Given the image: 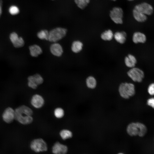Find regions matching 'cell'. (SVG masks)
<instances>
[{
  "mask_svg": "<svg viewBox=\"0 0 154 154\" xmlns=\"http://www.w3.org/2000/svg\"><path fill=\"white\" fill-rule=\"evenodd\" d=\"M15 111V119L20 123L25 125L33 122V111L29 107L25 105H21L16 108Z\"/></svg>",
  "mask_w": 154,
  "mask_h": 154,
  "instance_id": "1",
  "label": "cell"
},
{
  "mask_svg": "<svg viewBox=\"0 0 154 154\" xmlns=\"http://www.w3.org/2000/svg\"><path fill=\"white\" fill-rule=\"evenodd\" d=\"M67 32L66 29L60 27L54 28L49 31L48 40L52 42H58L66 35Z\"/></svg>",
  "mask_w": 154,
  "mask_h": 154,
  "instance_id": "2",
  "label": "cell"
},
{
  "mask_svg": "<svg viewBox=\"0 0 154 154\" xmlns=\"http://www.w3.org/2000/svg\"><path fill=\"white\" fill-rule=\"evenodd\" d=\"M118 90L120 96L125 99H129L135 94V86L131 83H122L119 86Z\"/></svg>",
  "mask_w": 154,
  "mask_h": 154,
  "instance_id": "3",
  "label": "cell"
},
{
  "mask_svg": "<svg viewBox=\"0 0 154 154\" xmlns=\"http://www.w3.org/2000/svg\"><path fill=\"white\" fill-rule=\"evenodd\" d=\"M32 150L36 152L45 151L47 150V146L45 141L40 138L35 139L30 144Z\"/></svg>",
  "mask_w": 154,
  "mask_h": 154,
  "instance_id": "4",
  "label": "cell"
},
{
  "mask_svg": "<svg viewBox=\"0 0 154 154\" xmlns=\"http://www.w3.org/2000/svg\"><path fill=\"white\" fill-rule=\"evenodd\" d=\"M123 11L119 7H115L110 11V16L112 20L117 24H122L123 23Z\"/></svg>",
  "mask_w": 154,
  "mask_h": 154,
  "instance_id": "5",
  "label": "cell"
},
{
  "mask_svg": "<svg viewBox=\"0 0 154 154\" xmlns=\"http://www.w3.org/2000/svg\"><path fill=\"white\" fill-rule=\"evenodd\" d=\"M128 76L134 81L141 82L144 77L143 72L140 69L133 68L127 72Z\"/></svg>",
  "mask_w": 154,
  "mask_h": 154,
  "instance_id": "6",
  "label": "cell"
},
{
  "mask_svg": "<svg viewBox=\"0 0 154 154\" xmlns=\"http://www.w3.org/2000/svg\"><path fill=\"white\" fill-rule=\"evenodd\" d=\"M30 103L32 106L37 109L42 108L44 105L45 100L44 98L41 95L36 94L32 96Z\"/></svg>",
  "mask_w": 154,
  "mask_h": 154,
  "instance_id": "7",
  "label": "cell"
},
{
  "mask_svg": "<svg viewBox=\"0 0 154 154\" xmlns=\"http://www.w3.org/2000/svg\"><path fill=\"white\" fill-rule=\"evenodd\" d=\"M2 117L4 121L6 123H11L15 119V110L11 107H7L3 111Z\"/></svg>",
  "mask_w": 154,
  "mask_h": 154,
  "instance_id": "8",
  "label": "cell"
},
{
  "mask_svg": "<svg viewBox=\"0 0 154 154\" xmlns=\"http://www.w3.org/2000/svg\"><path fill=\"white\" fill-rule=\"evenodd\" d=\"M134 9L147 15H151L153 13V7L149 3L143 2L136 5Z\"/></svg>",
  "mask_w": 154,
  "mask_h": 154,
  "instance_id": "9",
  "label": "cell"
},
{
  "mask_svg": "<svg viewBox=\"0 0 154 154\" xmlns=\"http://www.w3.org/2000/svg\"><path fill=\"white\" fill-rule=\"evenodd\" d=\"M9 39L14 46L16 48H19L23 46L25 44V41L21 37H19L18 34L13 32L11 33Z\"/></svg>",
  "mask_w": 154,
  "mask_h": 154,
  "instance_id": "10",
  "label": "cell"
},
{
  "mask_svg": "<svg viewBox=\"0 0 154 154\" xmlns=\"http://www.w3.org/2000/svg\"><path fill=\"white\" fill-rule=\"evenodd\" d=\"M49 50L52 55L57 57H61L64 52L62 46L58 42L52 43L50 46Z\"/></svg>",
  "mask_w": 154,
  "mask_h": 154,
  "instance_id": "11",
  "label": "cell"
},
{
  "mask_svg": "<svg viewBox=\"0 0 154 154\" xmlns=\"http://www.w3.org/2000/svg\"><path fill=\"white\" fill-rule=\"evenodd\" d=\"M67 151L66 146L58 141L54 143L52 148V151L54 154H66Z\"/></svg>",
  "mask_w": 154,
  "mask_h": 154,
  "instance_id": "12",
  "label": "cell"
},
{
  "mask_svg": "<svg viewBox=\"0 0 154 154\" xmlns=\"http://www.w3.org/2000/svg\"><path fill=\"white\" fill-rule=\"evenodd\" d=\"M126 131L128 134L130 136L138 135L139 129L137 122L129 123L127 127Z\"/></svg>",
  "mask_w": 154,
  "mask_h": 154,
  "instance_id": "13",
  "label": "cell"
},
{
  "mask_svg": "<svg viewBox=\"0 0 154 154\" xmlns=\"http://www.w3.org/2000/svg\"><path fill=\"white\" fill-rule=\"evenodd\" d=\"M29 49L30 55L33 57H37L43 52L41 47L37 44L30 46L29 47Z\"/></svg>",
  "mask_w": 154,
  "mask_h": 154,
  "instance_id": "14",
  "label": "cell"
},
{
  "mask_svg": "<svg viewBox=\"0 0 154 154\" xmlns=\"http://www.w3.org/2000/svg\"><path fill=\"white\" fill-rule=\"evenodd\" d=\"M83 44L82 42L79 40L73 41L71 46V50L74 53L77 54L80 52L82 50Z\"/></svg>",
  "mask_w": 154,
  "mask_h": 154,
  "instance_id": "15",
  "label": "cell"
},
{
  "mask_svg": "<svg viewBox=\"0 0 154 154\" xmlns=\"http://www.w3.org/2000/svg\"><path fill=\"white\" fill-rule=\"evenodd\" d=\"M27 80L38 86L42 84L44 81L42 76L38 73L29 76L27 78Z\"/></svg>",
  "mask_w": 154,
  "mask_h": 154,
  "instance_id": "16",
  "label": "cell"
},
{
  "mask_svg": "<svg viewBox=\"0 0 154 154\" xmlns=\"http://www.w3.org/2000/svg\"><path fill=\"white\" fill-rule=\"evenodd\" d=\"M132 40L135 43H144L146 41V37L144 34L140 32H137L133 34Z\"/></svg>",
  "mask_w": 154,
  "mask_h": 154,
  "instance_id": "17",
  "label": "cell"
},
{
  "mask_svg": "<svg viewBox=\"0 0 154 154\" xmlns=\"http://www.w3.org/2000/svg\"><path fill=\"white\" fill-rule=\"evenodd\" d=\"M133 14L134 19L139 22L145 21L147 19V15L142 13L134 9L133 11Z\"/></svg>",
  "mask_w": 154,
  "mask_h": 154,
  "instance_id": "18",
  "label": "cell"
},
{
  "mask_svg": "<svg viewBox=\"0 0 154 154\" xmlns=\"http://www.w3.org/2000/svg\"><path fill=\"white\" fill-rule=\"evenodd\" d=\"M125 63L126 65L129 68H133L135 66L137 62L135 57L131 54H129L125 58Z\"/></svg>",
  "mask_w": 154,
  "mask_h": 154,
  "instance_id": "19",
  "label": "cell"
},
{
  "mask_svg": "<svg viewBox=\"0 0 154 154\" xmlns=\"http://www.w3.org/2000/svg\"><path fill=\"white\" fill-rule=\"evenodd\" d=\"M126 34L124 31L117 32L114 35L115 40L120 44H123L125 41Z\"/></svg>",
  "mask_w": 154,
  "mask_h": 154,
  "instance_id": "20",
  "label": "cell"
},
{
  "mask_svg": "<svg viewBox=\"0 0 154 154\" xmlns=\"http://www.w3.org/2000/svg\"><path fill=\"white\" fill-rule=\"evenodd\" d=\"M86 86L90 89H94L97 85V81L95 78L93 76H90L88 77L86 80Z\"/></svg>",
  "mask_w": 154,
  "mask_h": 154,
  "instance_id": "21",
  "label": "cell"
},
{
  "mask_svg": "<svg viewBox=\"0 0 154 154\" xmlns=\"http://www.w3.org/2000/svg\"><path fill=\"white\" fill-rule=\"evenodd\" d=\"M59 135L63 140H65L72 138L73 136V133L70 130L64 129L60 131Z\"/></svg>",
  "mask_w": 154,
  "mask_h": 154,
  "instance_id": "22",
  "label": "cell"
},
{
  "mask_svg": "<svg viewBox=\"0 0 154 154\" xmlns=\"http://www.w3.org/2000/svg\"><path fill=\"white\" fill-rule=\"evenodd\" d=\"M53 114L54 117L57 119L62 118L65 114L64 109L61 107L56 108L53 111Z\"/></svg>",
  "mask_w": 154,
  "mask_h": 154,
  "instance_id": "23",
  "label": "cell"
},
{
  "mask_svg": "<svg viewBox=\"0 0 154 154\" xmlns=\"http://www.w3.org/2000/svg\"><path fill=\"white\" fill-rule=\"evenodd\" d=\"M49 31L47 29H42L38 32L37 36L39 39L41 40H48Z\"/></svg>",
  "mask_w": 154,
  "mask_h": 154,
  "instance_id": "24",
  "label": "cell"
},
{
  "mask_svg": "<svg viewBox=\"0 0 154 154\" xmlns=\"http://www.w3.org/2000/svg\"><path fill=\"white\" fill-rule=\"evenodd\" d=\"M114 34L112 31L110 29L106 30L101 34V38L104 40H110L113 38Z\"/></svg>",
  "mask_w": 154,
  "mask_h": 154,
  "instance_id": "25",
  "label": "cell"
},
{
  "mask_svg": "<svg viewBox=\"0 0 154 154\" xmlns=\"http://www.w3.org/2000/svg\"><path fill=\"white\" fill-rule=\"evenodd\" d=\"M8 12L11 15L15 16L18 15L20 12L19 7L15 5H11L8 8Z\"/></svg>",
  "mask_w": 154,
  "mask_h": 154,
  "instance_id": "26",
  "label": "cell"
},
{
  "mask_svg": "<svg viewBox=\"0 0 154 154\" xmlns=\"http://www.w3.org/2000/svg\"><path fill=\"white\" fill-rule=\"evenodd\" d=\"M77 6L81 9H84L88 4L90 0H74Z\"/></svg>",
  "mask_w": 154,
  "mask_h": 154,
  "instance_id": "27",
  "label": "cell"
},
{
  "mask_svg": "<svg viewBox=\"0 0 154 154\" xmlns=\"http://www.w3.org/2000/svg\"><path fill=\"white\" fill-rule=\"evenodd\" d=\"M139 131L138 135L140 137L144 136L146 133L147 129L146 126L143 123L137 122Z\"/></svg>",
  "mask_w": 154,
  "mask_h": 154,
  "instance_id": "28",
  "label": "cell"
},
{
  "mask_svg": "<svg viewBox=\"0 0 154 154\" xmlns=\"http://www.w3.org/2000/svg\"><path fill=\"white\" fill-rule=\"evenodd\" d=\"M154 84L153 83L151 84L148 88V92L151 95H153L154 94Z\"/></svg>",
  "mask_w": 154,
  "mask_h": 154,
  "instance_id": "29",
  "label": "cell"
},
{
  "mask_svg": "<svg viewBox=\"0 0 154 154\" xmlns=\"http://www.w3.org/2000/svg\"><path fill=\"white\" fill-rule=\"evenodd\" d=\"M148 105L153 108L154 107V99L153 98L149 99L147 101Z\"/></svg>",
  "mask_w": 154,
  "mask_h": 154,
  "instance_id": "30",
  "label": "cell"
},
{
  "mask_svg": "<svg viewBox=\"0 0 154 154\" xmlns=\"http://www.w3.org/2000/svg\"><path fill=\"white\" fill-rule=\"evenodd\" d=\"M3 1L2 0H0V17H1L2 13V5Z\"/></svg>",
  "mask_w": 154,
  "mask_h": 154,
  "instance_id": "31",
  "label": "cell"
},
{
  "mask_svg": "<svg viewBox=\"0 0 154 154\" xmlns=\"http://www.w3.org/2000/svg\"><path fill=\"white\" fill-rule=\"evenodd\" d=\"M117 154H124V153H119Z\"/></svg>",
  "mask_w": 154,
  "mask_h": 154,
  "instance_id": "32",
  "label": "cell"
},
{
  "mask_svg": "<svg viewBox=\"0 0 154 154\" xmlns=\"http://www.w3.org/2000/svg\"><path fill=\"white\" fill-rule=\"evenodd\" d=\"M128 1H133L134 0H127Z\"/></svg>",
  "mask_w": 154,
  "mask_h": 154,
  "instance_id": "33",
  "label": "cell"
},
{
  "mask_svg": "<svg viewBox=\"0 0 154 154\" xmlns=\"http://www.w3.org/2000/svg\"><path fill=\"white\" fill-rule=\"evenodd\" d=\"M112 0V1H116V0Z\"/></svg>",
  "mask_w": 154,
  "mask_h": 154,
  "instance_id": "34",
  "label": "cell"
},
{
  "mask_svg": "<svg viewBox=\"0 0 154 154\" xmlns=\"http://www.w3.org/2000/svg\"></svg>",
  "mask_w": 154,
  "mask_h": 154,
  "instance_id": "35",
  "label": "cell"
}]
</instances>
